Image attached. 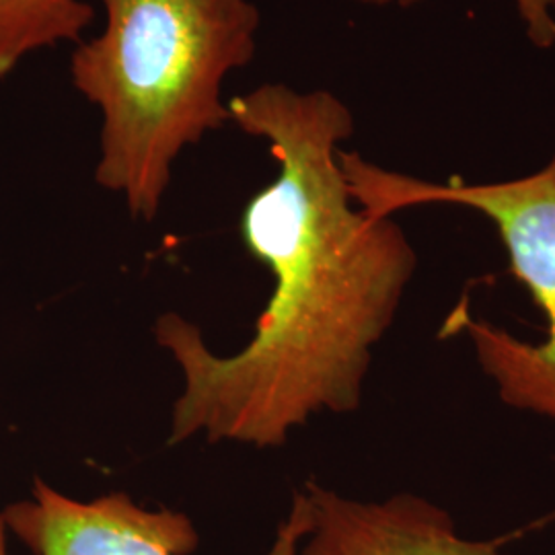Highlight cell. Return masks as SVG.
Segmentation results:
<instances>
[{
  "mask_svg": "<svg viewBox=\"0 0 555 555\" xmlns=\"http://www.w3.org/2000/svg\"><path fill=\"white\" fill-rule=\"evenodd\" d=\"M105 27L70 59L101 112L95 181L134 219L159 215L179 155L229 121L222 85L256 56L251 0H101Z\"/></svg>",
  "mask_w": 555,
  "mask_h": 555,
  "instance_id": "2",
  "label": "cell"
},
{
  "mask_svg": "<svg viewBox=\"0 0 555 555\" xmlns=\"http://www.w3.org/2000/svg\"><path fill=\"white\" fill-rule=\"evenodd\" d=\"M302 492L311 529L298 555H502L500 541L459 535L453 516L416 494L362 502L315 481Z\"/></svg>",
  "mask_w": 555,
  "mask_h": 555,
  "instance_id": "5",
  "label": "cell"
},
{
  "mask_svg": "<svg viewBox=\"0 0 555 555\" xmlns=\"http://www.w3.org/2000/svg\"><path fill=\"white\" fill-rule=\"evenodd\" d=\"M0 555H7V529L2 525V518H0Z\"/></svg>",
  "mask_w": 555,
  "mask_h": 555,
  "instance_id": "8",
  "label": "cell"
},
{
  "mask_svg": "<svg viewBox=\"0 0 555 555\" xmlns=\"http://www.w3.org/2000/svg\"><path fill=\"white\" fill-rule=\"evenodd\" d=\"M0 518L7 533L34 555H192L199 545L198 531L183 513L149 511L121 492L82 502L40 477L31 498L9 504ZM309 529V500L297 492L268 555H298Z\"/></svg>",
  "mask_w": 555,
  "mask_h": 555,
  "instance_id": "4",
  "label": "cell"
},
{
  "mask_svg": "<svg viewBox=\"0 0 555 555\" xmlns=\"http://www.w3.org/2000/svg\"><path fill=\"white\" fill-rule=\"evenodd\" d=\"M227 107L280 167L238 224L274 288L251 341L231 357L212 352L178 313L157 319L155 339L183 377L167 442L280 449L311 417L360 408L373 350L396 321L417 256L396 220L352 198L337 155L354 118L336 95L266 82Z\"/></svg>",
  "mask_w": 555,
  "mask_h": 555,
  "instance_id": "1",
  "label": "cell"
},
{
  "mask_svg": "<svg viewBox=\"0 0 555 555\" xmlns=\"http://www.w3.org/2000/svg\"><path fill=\"white\" fill-rule=\"evenodd\" d=\"M337 159L352 198L373 217L449 204L477 210L496 224L511 272L545 315V336L531 344L488 321L465 315L453 321L472 339L481 371L494 380L506 405L555 420V155L531 176L496 183L424 181L346 151Z\"/></svg>",
  "mask_w": 555,
  "mask_h": 555,
  "instance_id": "3",
  "label": "cell"
},
{
  "mask_svg": "<svg viewBox=\"0 0 555 555\" xmlns=\"http://www.w3.org/2000/svg\"><path fill=\"white\" fill-rule=\"evenodd\" d=\"M362 4H414L420 0H357ZM520 20L527 25V36L537 48H552L555 43V0H515Z\"/></svg>",
  "mask_w": 555,
  "mask_h": 555,
  "instance_id": "7",
  "label": "cell"
},
{
  "mask_svg": "<svg viewBox=\"0 0 555 555\" xmlns=\"http://www.w3.org/2000/svg\"><path fill=\"white\" fill-rule=\"evenodd\" d=\"M93 20L95 9L87 0H0V79L38 50L79 43Z\"/></svg>",
  "mask_w": 555,
  "mask_h": 555,
  "instance_id": "6",
  "label": "cell"
}]
</instances>
